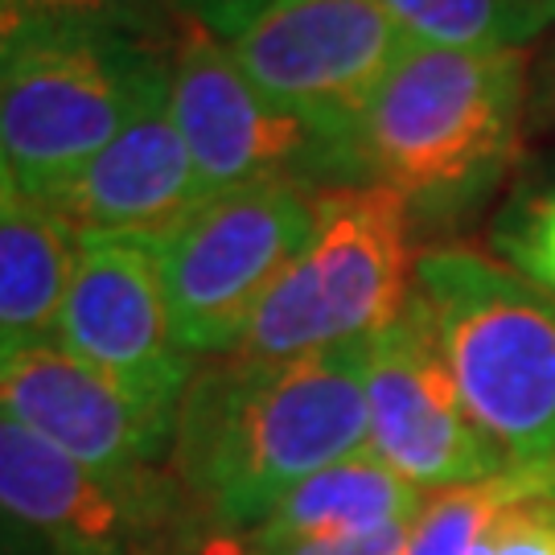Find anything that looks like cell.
<instances>
[{
  "instance_id": "cell-3",
  "label": "cell",
  "mask_w": 555,
  "mask_h": 555,
  "mask_svg": "<svg viewBox=\"0 0 555 555\" xmlns=\"http://www.w3.org/2000/svg\"><path fill=\"white\" fill-rule=\"evenodd\" d=\"M412 293L481 437L511 469L555 461V297L465 247L416 256Z\"/></svg>"
},
{
  "instance_id": "cell-14",
  "label": "cell",
  "mask_w": 555,
  "mask_h": 555,
  "mask_svg": "<svg viewBox=\"0 0 555 555\" xmlns=\"http://www.w3.org/2000/svg\"><path fill=\"white\" fill-rule=\"evenodd\" d=\"M75 259L79 231L17 181H0V366L54 346Z\"/></svg>"
},
{
  "instance_id": "cell-10",
  "label": "cell",
  "mask_w": 555,
  "mask_h": 555,
  "mask_svg": "<svg viewBox=\"0 0 555 555\" xmlns=\"http://www.w3.org/2000/svg\"><path fill=\"white\" fill-rule=\"evenodd\" d=\"M54 346L140 403L178 412L198 366L173 341L157 235L79 231V259Z\"/></svg>"
},
{
  "instance_id": "cell-4",
  "label": "cell",
  "mask_w": 555,
  "mask_h": 555,
  "mask_svg": "<svg viewBox=\"0 0 555 555\" xmlns=\"http://www.w3.org/2000/svg\"><path fill=\"white\" fill-rule=\"evenodd\" d=\"M412 215L383 185L318 194V231L263 297L235 358L293 362L383 334L412 300Z\"/></svg>"
},
{
  "instance_id": "cell-24",
  "label": "cell",
  "mask_w": 555,
  "mask_h": 555,
  "mask_svg": "<svg viewBox=\"0 0 555 555\" xmlns=\"http://www.w3.org/2000/svg\"><path fill=\"white\" fill-rule=\"evenodd\" d=\"M41 21L25 17L21 9H13V4H4L0 0V91H4V82H9V75H13V66L21 62V54L29 50V41L38 38Z\"/></svg>"
},
{
  "instance_id": "cell-13",
  "label": "cell",
  "mask_w": 555,
  "mask_h": 555,
  "mask_svg": "<svg viewBox=\"0 0 555 555\" xmlns=\"http://www.w3.org/2000/svg\"><path fill=\"white\" fill-rule=\"evenodd\" d=\"M38 202L75 231L157 238L206 206L210 194L169 112V79L140 103V112L100 157H91L75 178L54 185Z\"/></svg>"
},
{
  "instance_id": "cell-2",
  "label": "cell",
  "mask_w": 555,
  "mask_h": 555,
  "mask_svg": "<svg viewBox=\"0 0 555 555\" xmlns=\"http://www.w3.org/2000/svg\"><path fill=\"white\" fill-rule=\"evenodd\" d=\"M527 50L408 46L354 128L366 185L403 198L412 227L453 231L490 202L527 128Z\"/></svg>"
},
{
  "instance_id": "cell-11",
  "label": "cell",
  "mask_w": 555,
  "mask_h": 555,
  "mask_svg": "<svg viewBox=\"0 0 555 555\" xmlns=\"http://www.w3.org/2000/svg\"><path fill=\"white\" fill-rule=\"evenodd\" d=\"M366 453L416 490L481 486L511 469L469 416L416 293L366 341Z\"/></svg>"
},
{
  "instance_id": "cell-12",
  "label": "cell",
  "mask_w": 555,
  "mask_h": 555,
  "mask_svg": "<svg viewBox=\"0 0 555 555\" xmlns=\"http://www.w3.org/2000/svg\"><path fill=\"white\" fill-rule=\"evenodd\" d=\"M0 408L107 481L140 486L169 469L178 412L140 403L59 346L0 366Z\"/></svg>"
},
{
  "instance_id": "cell-17",
  "label": "cell",
  "mask_w": 555,
  "mask_h": 555,
  "mask_svg": "<svg viewBox=\"0 0 555 555\" xmlns=\"http://www.w3.org/2000/svg\"><path fill=\"white\" fill-rule=\"evenodd\" d=\"M416 46L440 50H527L511 0H378Z\"/></svg>"
},
{
  "instance_id": "cell-15",
  "label": "cell",
  "mask_w": 555,
  "mask_h": 555,
  "mask_svg": "<svg viewBox=\"0 0 555 555\" xmlns=\"http://www.w3.org/2000/svg\"><path fill=\"white\" fill-rule=\"evenodd\" d=\"M424 490L403 481L371 453L337 461L321 474L305 477L272 506V515L251 531V543H297V539L371 535L420 515Z\"/></svg>"
},
{
  "instance_id": "cell-21",
  "label": "cell",
  "mask_w": 555,
  "mask_h": 555,
  "mask_svg": "<svg viewBox=\"0 0 555 555\" xmlns=\"http://www.w3.org/2000/svg\"><path fill=\"white\" fill-rule=\"evenodd\" d=\"M408 522L383 527L371 535H334V539H297V543H272V547H256V555H403L408 552ZM251 539V535H247Z\"/></svg>"
},
{
  "instance_id": "cell-18",
  "label": "cell",
  "mask_w": 555,
  "mask_h": 555,
  "mask_svg": "<svg viewBox=\"0 0 555 555\" xmlns=\"http://www.w3.org/2000/svg\"><path fill=\"white\" fill-rule=\"evenodd\" d=\"M25 17L59 29H95V34H124V38L157 41L165 21L178 17L169 0H4ZM181 21V17H178Z\"/></svg>"
},
{
  "instance_id": "cell-26",
  "label": "cell",
  "mask_w": 555,
  "mask_h": 555,
  "mask_svg": "<svg viewBox=\"0 0 555 555\" xmlns=\"http://www.w3.org/2000/svg\"><path fill=\"white\" fill-rule=\"evenodd\" d=\"M0 555H41L34 543H25L21 535H13L9 527H0Z\"/></svg>"
},
{
  "instance_id": "cell-1",
  "label": "cell",
  "mask_w": 555,
  "mask_h": 555,
  "mask_svg": "<svg viewBox=\"0 0 555 555\" xmlns=\"http://www.w3.org/2000/svg\"><path fill=\"white\" fill-rule=\"evenodd\" d=\"M366 440V341L293 362L227 354L185 387L169 477L210 531L251 535L293 486Z\"/></svg>"
},
{
  "instance_id": "cell-22",
  "label": "cell",
  "mask_w": 555,
  "mask_h": 555,
  "mask_svg": "<svg viewBox=\"0 0 555 555\" xmlns=\"http://www.w3.org/2000/svg\"><path fill=\"white\" fill-rule=\"evenodd\" d=\"M268 4H272V0H169V9H173L185 25L206 29L210 38H219V41H235Z\"/></svg>"
},
{
  "instance_id": "cell-25",
  "label": "cell",
  "mask_w": 555,
  "mask_h": 555,
  "mask_svg": "<svg viewBox=\"0 0 555 555\" xmlns=\"http://www.w3.org/2000/svg\"><path fill=\"white\" fill-rule=\"evenodd\" d=\"M511 13H515L522 46L547 38L555 29V0H511Z\"/></svg>"
},
{
  "instance_id": "cell-7",
  "label": "cell",
  "mask_w": 555,
  "mask_h": 555,
  "mask_svg": "<svg viewBox=\"0 0 555 555\" xmlns=\"http://www.w3.org/2000/svg\"><path fill=\"white\" fill-rule=\"evenodd\" d=\"M169 54V112L210 198L243 185H366L354 144L268 100L227 41L185 25Z\"/></svg>"
},
{
  "instance_id": "cell-20",
  "label": "cell",
  "mask_w": 555,
  "mask_h": 555,
  "mask_svg": "<svg viewBox=\"0 0 555 555\" xmlns=\"http://www.w3.org/2000/svg\"><path fill=\"white\" fill-rule=\"evenodd\" d=\"M494 243L515 268H522V276L555 297V185L535 198L515 202L498 222Z\"/></svg>"
},
{
  "instance_id": "cell-23",
  "label": "cell",
  "mask_w": 555,
  "mask_h": 555,
  "mask_svg": "<svg viewBox=\"0 0 555 555\" xmlns=\"http://www.w3.org/2000/svg\"><path fill=\"white\" fill-rule=\"evenodd\" d=\"M527 128L552 132L555 128V29L543 50L531 59V87H527Z\"/></svg>"
},
{
  "instance_id": "cell-19",
  "label": "cell",
  "mask_w": 555,
  "mask_h": 555,
  "mask_svg": "<svg viewBox=\"0 0 555 555\" xmlns=\"http://www.w3.org/2000/svg\"><path fill=\"white\" fill-rule=\"evenodd\" d=\"M477 555H555V461L539 465L535 481L506 502Z\"/></svg>"
},
{
  "instance_id": "cell-5",
  "label": "cell",
  "mask_w": 555,
  "mask_h": 555,
  "mask_svg": "<svg viewBox=\"0 0 555 555\" xmlns=\"http://www.w3.org/2000/svg\"><path fill=\"white\" fill-rule=\"evenodd\" d=\"M157 41L46 25L0 91V165L21 194L46 198L124 132L169 79Z\"/></svg>"
},
{
  "instance_id": "cell-8",
  "label": "cell",
  "mask_w": 555,
  "mask_h": 555,
  "mask_svg": "<svg viewBox=\"0 0 555 555\" xmlns=\"http://www.w3.org/2000/svg\"><path fill=\"white\" fill-rule=\"evenodd\" d=\"M0 527L41 555H202L219 535L194 518L169 469L140 486L107 481L4 408Z\"/></svg>"
},
{
  "instance_id": "cell-9",
  "label": "cell",
  "mask_w": 555,
  "mask_h": 555,
  "mask_svg": "<svg viewBox=\"0 0 555 555\" xmlns=\"http://www.w3.org/2000/svg\"><path fill=\"white\" fill-rule=\"evenodd\" d=\"M227 46L268 100L354 144L366 103L412 41L378 0H272Z\"/></svg>"
},
{
  "instance_id": "cell-27",
  "label": "cell",
  "mask_w": 555,
  "mask_h": 555,
  "mask_svg": "<svg viewBox=\"0 0 555 555\" xmlns=\"http://www.w3.org/2000/svg\"><path fill=\"white\" fill-rule=\"evenodd\" d=\"M0 181H13V178H9V173H4V165H0Z\"/></svg>"
},
{
  "instance_id": "cell-16",
  "label": "cell",
  "mask_w": 555,
  "mask_h": 555,
  "mask_svg": "<svg viewBox=\"0 0 555 555\" xmlns=\"http://www.w3.org/2000/svg\"><path fill=\"white\" fill-rule=\"evenodd\" d=\"M535 474L539 465H531V469H506L481 486L440 490L420 506L403 555H477L494 518L506 511V502H515L535 481Z\"/></svg>"
},
{
  "instance_id": "cell-6",
  "label": "cell",
  "mask_w": 555,
  "mask_h": 555,
  "mask_svg": "<svg viewBox=\"0 0 555 555\" xmlns=\"http://www.w3.org/2000/svg\"><path fill=\"white\" fill-rule=\"evenodd\" d=\"M318 231V198L297 185H243L198 206L160 235V272L181 354L238 350L284 268Z\"/></svg>"
}]
</instances>
